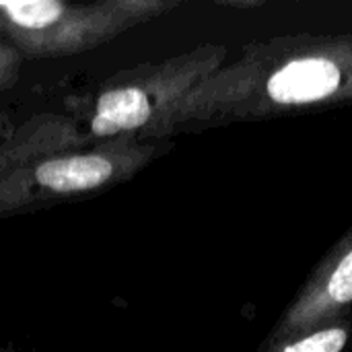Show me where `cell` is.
<instances>
[{"instance_id": "6da1fadb", "label": "cell", "mask_w": 352, "mask_h": 352, "mask_svg": "<svg viewBox=\"0 0 352 352\" xmlns=\"http://www.w3.org/2000/svg\"><path fill=\"white\" fill-rule=\"evenodd\" d=\"M208 64L206 56L138 64L60 97L54 105L19 120L0 144V173L41 157L87 151L122 138L153 140L157 122L200 82Z\"/></svg>"}, {"instance_id": "7a4b0ae2", "label": "cell", "mask_w": 352, "mask_h": 352, "mask_svg": "<svg viewBox=\"0 0 352 352\" xmlns=\"http://www.w3.org/2000/svg\"><path fill=\"white\" fill-rule=\"evenodd\" d=\"M165 151V140L122 138L10 167L0 173V219L99 196L134 179Z\"/></svg>"}, {"instance_id": "3957f363", "label": "cell", "mask_w": 352, "mask_h": 352, "mask_svg": "<svg viewBox=\"0 0 352 352\" xmlns=\"http://www.w3.org/2000/svg\"><path fill=\"white\" fill-rule=\"evenodd\" d=\"M175 6L171 0H0V37L25 60L66 58L97 50Z\"/></svg>"}, {"instance_id": "277c9868", "label": "cell", "mask_w": 352, "mask_h": 352, "mask_svg": "<svg viewBox=\"0 0 352 352\" xmlns=\"http://www.w3.org/2000/svg\"><path fill=\"white\" fill-rule=\"evenodd\" d=\"M340 87V70L322 58L289 62L268 80V93L278 103H309L330 97Z\"/></svg>"}, {"instance_id": "5b68a950", "label": "cell", "mask_w": 352, "mask_h": 352, "mask_svg": "<svg viewBox=\"0 0 352 352\" xmlns=\"http://www.w3.org/2000/svg\"><path fill=\"white\" fill-rule=\"evenodd\" d=\"M349 340L346 330L332 328L326 332H318L305 340H299L291 346H287L283 352H340Z\"/></svg>"}, {"instance_id": "8992f818", "label": "cell", "mask_w": 352, "mask_h": 352, "mask_svg": "<svg viewBox=\"0 0 352 352\" xmlns=\"http://www.w3.org/2000/svg\"><path fill=\"white\" fill-rule=\"evenodd\" d=\"M23 64L25 58L21 52L0 37V95H6L19 85Z\"/></svg>"}, {"instance_id": "52a82bcc", "label": "cell", "mask_w": 352, "mask_h": 352, "mask_svg": "<svg viewBox=\"0 0 352 352\" xmlns=\"http://www.w3.org/2000/svg\"><path fill=\"white\" fill-rule=\"evenodd\" d=\"M328 295L336 303L352 301V252L344 256V260L334 270V274L328 283Z\"/></svg>"}, {"instance_id": "ba28073f", "label": "cell", "mask_w": 352, "mask_h": 352, "mask_svg": "<svg viewBox=\"0 0 352 352\" xmlns=\"http://www.w3.org/2000/svg\"><path fill=\"white\" fill-rule=\"evenodd\" d=\"M19 124L14 109H12V101L6 99V95H0V144L10 136V132L14 130V126Z\"/></svg>"}, {"instance_id": "9c48e42d", "label": "cell", "mask_w": 352, "mask_h": 352, "mask_svg": "<svg viewBox=\"0 0 352 352\" xmlns=\"http://www.w3.org/2000/svg\"><path fill=\"white\" fill-rule=\"evenodd\" d=\"M0 352H35V351H25V349L12 346V344H6V346H0Z\"/></svg>"}]
</instances>
